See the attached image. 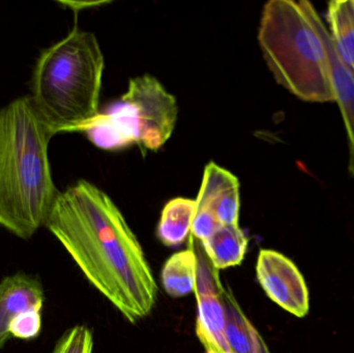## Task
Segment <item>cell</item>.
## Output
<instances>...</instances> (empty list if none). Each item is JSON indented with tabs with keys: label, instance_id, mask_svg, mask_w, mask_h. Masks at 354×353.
I'll list each match as a JSON object with an SVG mask.
<instances>
[{
	"label": "cell",
	"instance_id": "10",
	"mask_svg": "<svg viewBox=\"0 0 354 353\" xmlns=\"http://www.w3.org/2000/svg\"><path fill=\"white\" fill-rule=\"evenodd\" d=\"M43 286L37 278L16 274L0 282V345L10 339L12 321L29 311L43 308Z\"/></svg>",
	"mask_w": 354,
	"mask_h": 353
},
{
	"label": "cell",
	"instance_id": "5",
	"mask_svg": "<svg viewBox=\"0 0 354 353\" xmlns=\"http://www.w3.org/2000/svg\"><path fill=\"white\" fill-rule=\"evenodd\" d=\"M178 114L176 99L149 75L135 77L128 90L79 128L95 146L118 151L138 144L161 149L171 137Z\"/></svg>",
	"mask_w": 354,
	"mask_h": 353
},
{
	"label": "cell",
	"instance_id": "15",
	"mask_svg": "<svg viewBox=\"0 0 354 353\" xmlns=\"http://www.w3.org/2000/svg\"><path fill=\"white\" fill-rule=\"evenodd\" d=\"M197 255L195 251H181L172 255L162 269L164 289L172 298H183L195 289Z\"/></svg>",
	"mask_w": 354,
	"mask_h": 353
},
{
	"label": "cell",
	"instance_id": "3",
	"mask_svg": "<svg viewBox=\"0 0 354 353\" xmlns=\"http://www.w3.org/2000/svg\"><path fill=\"white\" fill-rule=\"evenodd\" d=\"M104 66L97 37L77 25L39 54L29 97L53 136L78 132L99 114Z\"/></svg>",
	"mask_w": 354,
	"mask_h": 353
},
{
	"label": "cell",
	"instance_id": "14",
	"mask_svg": "<svg viewBox=\"0 0 354 353\" xmlns=\"http://www.w3.org/2000/svg\"><path fill=\"white\" fill-rule=\"evenodd\" d=\"M195 207V200L183 197L172 199L165 205L157 230L165 246H179L185 242L191 233Z\"/></svg>",
	"mask_w": 354,
	"mask_h": 353
},
{
	"label": "cell",
	"instance_id": "17",
	"mask_svg": "<svg viewBox=\"0 0 354 353\" xmlns=\"http://www.w3.org/2000/svg\"><path fill=\"white\" fill-rule=\"evenodd\" d=\"M41 330V311H29L17 317L10 327V337L21 340L37 338Z\"/></svg>",
	"mask_w": 354,
	"mask_h": 353
},
{
	"label": "cell",
	"instance_id": "2",
	"mask_svg": "<svg viewBox=\"0 0 354 353\" xmlns=\"http://www.w3.org/2000/svg\"><path fill=\"white\" fill-rule=\"evenodd\" d=\"M52 137L29 95L0 110V226L22 240L46 225L59 193L48 155Z\"/></svg>",
	"mask_w": 354,
	"mask_h": 353
},
{
	"label": "cell",
	"instance_id": "11",
	"mask_svg": "<svg viewBox=\"0 0 354 353\" xmlns=\"http://www.w3.org/2000/svg\"><path fill=\"white\" fill-rule=\"evenodd\" d=\"M226 339L231 353H270L266 342L245 316L228 287L222 288Z\"/></svg>",
	"mask_w": 354,
	"mask_h": 353
},
{
	"label": "cell",
	"instance_id": "16",
	"mask_svg": "<svg viewBox=\"0 0 354 353\" xmlns=\"http://www.w3.org/2000/svg\"><path fill=\"white\" fill-rule=\"evenodd\" d=\"M52 353H93V336L85 325H76L62 336Z\"/></svg>",
	"mask_w": 354,
	"mask_h": 353
},
{
	"label": "cell",
	"instance_id": "18",
	"mask_svg": "<svg viewBox=\"0 0 354 353\" xmlns=\"http://www.w3.org/2000/svg\"><path fill=\"white\" fill-rule=\"evenodd\" d=\"M353 3H354V0H353Z\"/></svg>",
	"mask_w": 354,
	"mask_h": 353
},
{
	"label": "cell",
	"instance_id": "7",
	"mask_svg": "<svg viewBox=\"0 0 354 353\" xmlns=\"http://www.w3.org/2000/svg\"><path fill=\"white\" fill-rule=\"evenodd\" d=\"M258 281L266 296L295 316H307L310 309L309 290L297 265L285 255L263 249L256 267Z\"/></svg>",
	"mask_w": 354,
	"mask_h": 353
},
{
	"label": "cell",
	"instance_id": "1",
	"mask_svg": "<svg viewBox=\"0 0 354 353\" xmlns=\"http://www.w3.org/2000/svg\"><path fill=\"white\" fill-rule=\"evenodd\" d=\"M46 227L86 279L130 321L151 314L158 285L138 238L101 189L79 180L58 193Z\"/></svg>",
	"mask_w": 354,
	"mask_h": 353
},
{
	"label": "cell",
	"instance_id": "13",
	"mask_svg": "<svg viewBox=\"0 0 354 353\" xmlns=\"http://www.w3.org/2000/svg\"><path fill=\"white\" fill-rule=\"evenodd\" d=\"M328 20L335 50L354 75L353 0H334L328 3Z\"/></svg>",
	"mask_w": 354,
	"mask_h": 353
},
{
	"label": "cell",
	"instance_id": "8",
	"mask_svg": "<svg viewBox=\"0 0 354 353\" xmlns=\"http://www.w3.org/2000/svg\"><path fill=\"white\" fill-rule=\"evenodd\" d=\"M216 271L207 256L197 255V271L194 289L197 298L198 310L196 334L205 353H231L226 339L223 286L218 281Z\"/></svg>",
	"mask_w": 354,
	"mask_h": 353
},
{
	"label": "cell",
	"instance_id": "4",
	"mask_svg": "<svg viewBox=\"0 0 354 353\" xmlns=\"http://www.w3.org/2000/svg\"><path fill=\"white\" fill-rule=\"evenodd\" d=\"M258 39L270 72L289 93L306 102H336L326 48L299 2H268Z\"/></svg>",
	"mask_w": 354,
	"mask_h": 353
},
{
	"label": "cell",
	"instance_id": "6",
	"mask_svg": "<svg viewBox=\"0 0 354 353\" xmlns=\"http://www.w3.org/2000/svg\"><path fill=\"white\" fill-rule=\"evenodd\" d=\"M195 201L191 232L200 242L209 238L221 226L239 224V180L214 162L204 169L201 188Z\"/></svg>",
	"mask_w": 354,
	"mask_h": 353
},
{
	"label": "cell",
	"instance_id": "12",
	"mask_svg": "<svg viewBox=\"0 0 354 353\" xmlns=\"http://www.w3.org/2000/svg\"><path fill=\"white\" fill-rule=\"evenodd\" d=\"M248 242L237 224L221 226L209 238L200 242L208 260L218 271L241 265L247 252Z\"/></svg>",
	"mask_w": 354,
	"mask_h": 353
},
{
	"label": "cell",
	"instance_id": "9",
	"mask_svg": "<svg viewBox=\"0 0 354 353\" xmlns=\"http://www.w3.org/2000/svg\"><path fill=\"white\" fill-rule=\"evenodd\" d=\"M308 20L317 31L326 48L330 64V77L335 97L342 113L349 144V171L354 178V75L348 66L343 64L335 50L332 35L322 22L315 8L309 1L299 2Z\"/></svg>",
	"mask_w": 354,
	"mask_h": 353
}]
</instances>
